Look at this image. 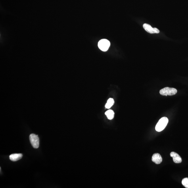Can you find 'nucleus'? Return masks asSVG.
<instances>
[{"mask_svg": "<svg viewBox=\"0 0 188 188\" xmlns=\"http://www.w3.org/2000/svg\"><path fill=\"white\" fill-rule=\"evenodd\" d=\"M168 118L166 117H163L161 118L156 125V130L161 132L164 130L168 124Z\"/></svg>", "mask_w": 188, "mask_h": 188, "instance_id": "1", "label": "nucleus"}, {"mask_svg": "<svg viewBox=\"0 0 188 188\" xmlns=\"http://www.w3.org/2000/svg\"><path fill=\"white\" fill-rule=\"evenodd\" d=\"M177 89L169 87H166L161 90L160 93L162 95L172 96L175 95L177 93Z\"/></svg>", "mask_w": 188, "mask_h": 188, "instance_id": "2", "label": "nucleus"}, {"mask_svg": "<svg viewBox=\"0 0 188 188\" xmlns=\"http://www.w3.org/2000/svg\"><path fill=\"white\" fill-rule=\"evenodd\" d=\"M110 46L109 41L106 39H102L100 40L98 43V47L101 51H107Z\"/></svg>", "mask_w": 188, "mask_h": 188, "instance_id": "3", "label": "nucleus"}, {"mask_svg": "<svg viewBox=\"0 0 188 188\" xmlns=\"http://www.w3.org/2000/svg\"><path fill=\"white\" fill-rule=\"evenodd\" d=\"M29 139L33 148H38L39 147V141L38 136L34 134H31L29 136Z\"/></svg>", "mask_w": 188, "mask_h": 188, "instance_id": "4", "label": "nucleus"}, {"mask_svg": "<svg viewBox=\"0 0 188 188\" xmlns=\"http://www.w3.org/2000/svg\"><path fill=\"white\" fill-rule=\"evenodd\" d=\"M143 27L144 29L147 32L150 33H160V31L158 29L156 28H152L149 24H144L143 25Z\"/></svg>", "mask_w": 188, "mask_h": 188, "instance_id": "5", "label": "nucleus"}, {"mask_svg": "<svg viewBox=\"0 0 188 188\" xmlns=\"http://www.w3.org/2000/svg\"><path fill=\"white\" fill-rule=\"evenodd\" d=\"M152 161L156 164H160L162 162V158L161 156L158 153H155L152 157Z\"/></svg>", "mask_w": 188, "mask_h": 188, "instance_id": "6", "label": "nucleus"}, {"mask_svg": "<svg viewBox=\"0 0 188 188\" xmlns=\"http://www.w3.org/2000/svg\"><path fill=\"white\" fill-rule=\"evenodd\" d=\"M170 156L173 158V162L176 164H179L182 162V159L179 155L175 152H171Z\"/></svg>", "mask_w": 188, "mask_h": 188, "instance_id": "7", "label": "nucleus"}, {"mask_svg": "<svg viewBox=\"0 0 188 188\" xmlns=\"http://www.w3.org/2000/svg\"><path fill=\"white\" fill-rule=\"evenodd\" d=\"M22 157V154H14L10 155V159L13 161H16L21 159Z\"/></svg>", "mask_w": 188, "mask_h": 188, "instance_id": "8", "label": "nucleus"}, {"mask_svg": "<svg viewBox=\"0 0 188 188\" xmlns=\"http://www.w3.org/2000/svg\"><path fill=\"white\" fill-rule=\"evenodd\" d=\"M105 114L107 118L109 120H112L113 118L114 115V113L113 111L112 110H109L106 112Z\"/></svg>", "mask_w": 188, "mask_h": 188, "instance_id": "9", "label": "nucleus"}, {"mask_svg": "<svg viewBox=\"0 0 188 188\" xmlns=\"http://www.w3.org/2000/svg\"><path fill=\"white\" fill-rule=\"evenodd\" d=\"M114 103V101L113 99L112 98H110L108 100L107 103H106L105 105L106 108L109 109L112 107V106L113 105Z\"/></svg>", "mask_w": 188, "mask_h": 188, "instance_id": "10", "label": "nucleus"}, {"mask_svg": "<svg viewBox=\"0 0 188 188\" xmlns=\"http://www.w3.org/2000/svg\"><path fill=\"white\" fill-rule=\"evenodd\" d=\"M182 184L184 187L186 188H188V178H186L183 179L182 181Z\"/></svg>", "mask_w": 188, "mask_h": 188, "instance_id": "11", "label": "nucleus"}]
</instances>
